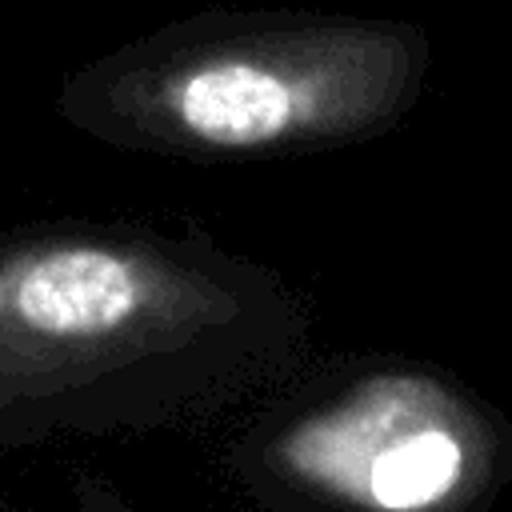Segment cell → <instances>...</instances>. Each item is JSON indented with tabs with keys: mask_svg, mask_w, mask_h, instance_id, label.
Returning a JSON list of instances; mask_svg holds the SVG:
<instances>
[{
	"mask_svg": "<svg viewBox=\"0 0 512 512\" xmlns=\"http://www.w3.org/2000/svg\"><path fill=\"white\" fill-rule=\"evenodd\" d=\"M0 512H140L120 488H112L100 476H84L72 488L68 508H0Z\"/></svg>",
	"mask_w": 512,
	"mask_h": 512,
	"instance_id": "3957f363",
	"label": "cell"
},
{
	"mask_svg": "<svg viewBox=\"0 0 512 512\" xmlns=\"http://www.w3.org/2000/svg\"><path fill=\"white\" fill-rule=\"evenodd\" d=\"M260 512H488L512 420L420 360H360L268 388L228 444Z\"/></svg>",
	"mask_w": 512,
	"mask_h": 512,
	"instance_id": "7a4b0ae2",
	"label": "cell"
},
{
	"mask_svg": "<svg viewBox=\"0 0 512 512\" xmlns=\"http://www.w3.org/2000/svg\"><path fill=\"white\" fill-rule=\"evenodd\" d=\"M312 308L196 232L0 228V456L220 416L308 356Z\"/></svg>",
	"mask_w": 512,
	"mask_h": 512,
	"instance_id": "6da1fadb",
	"label": "cell"
}]
</instances>
